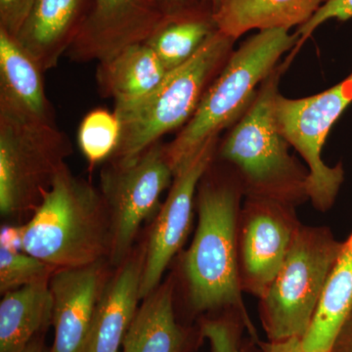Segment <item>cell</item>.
I'll return each mask as SVG.
<instances>
[{
    "instance_id": "cell-1",
    "label": "cell",
    "mask_w": 352,
    "mask_h": 352,
    "mask_svg": "<svg viewBox=\"0 0 352 352\" xmlns=\"http://www.w3.org/2000/svg\"><path fill=\"white\" fill-rule=\"evenodd\" d=\"M243 198L242 185L232 168L210 175L208 170L199 184L198 226L182 265L190 305L197 312L235 309L250 318L238 274Z\"/></svg>"
},
{
    "instance_id": "cell-2",
    "label": "cell",
    "mask_w": 352,
    "mask_h": 352,
    "mask_svg": "<svg viewBox=\"0 0 352 352\" xmlns=\"http://www.w3.org/2000/svg\"><path fill=\"white\" fill-rule=\"evenodd\" d=\"M287 62L259 87L251 105L219 146L217 156L230 164L244 197L298 207L308 199V170L289 153L276 119L279 82Z\"/></svg>"
},
{
    "instance_id": "cell-3",
    "label": "cell",
    "mask_w": 352,
    "mask_h": 352,
    "mask_svg": "<svg viewBox=\"0 0 352 352\" xmlns=\"http://www.w3.org/2000/svg\"><path fill=\"white\" fill-rule=\"evenodd\" d=\"M23 251L55 270L80 267L110 256L112 233L101 192L64 164L27 224Z\"/></svg>"
},
{
    "instance_id": "cell-4",
    "label": "cell",
    "mask_w": 352,
    "mask_h": 352,
    "mask_svg": "<svg viewBox=\"0 0 352 352\" xmlns=\"http://www.w3.org/2000/svg\"><path fill=\"white\" fill-rule=\"evenodd\" d=\"M296 32L286 29L258 31L227 60L182 131L166 145L173 175L182 170L208 141L232 126L250 107L261 83L273 73L285 53L298 45Z\"/></svg>"
},
{
    "instance_id": "cell-5",
    "label": "cell",
    "mask_w": 352,
    "mask_h": 352,
    "mask_svg": "<svg viewBox=\"0 0 352 352\" xmlns=\"http://www.w3.org/2000/svg\"><path fill=\"white\" fill-rule=\"evenodd\" d=\"M235 41L217 30L188 61L168 72L151 94L115 105L120 138L111 163H131L168 132L186 124L232 54Z\"/></svg>"
},
{
    "instance_id": "cell-6",
    "label": "cell",
    "mask_w": 352,
    "mask_h": 352,
    "mask_svg": "<svg viewBox=\"0 0 352 352\" xmlns=\"http://www.w3.org/2000/svg\"><path fill=\"white\" fill-rule=\"evenodd\" d=\"M342 243L327 226L300 227L281 270L259 300V317L268 340L307 332Z\"/></svg>"
},
{
    "instance_id": "cell-7",
    "label": "cell",
    "mask_w": 352,
    "mask_h": 352,
    "mask_svg": "<svg viewBox=\"0 0 352 352\" xmlns=\"http://www.w3.org/2000/svg\"><path fill=\"white\" fill-rule=\"evenodd\" d=\"M73 146L56 124L0 106V212L36 210Z\"/></svg>"
},
{
    "instance_id": "cell-8",
    "label": "cell",
    "mask_w": 352,
    "mask_h": 352,
    "mask_svg": "<svg viewBox=\"0 0 352 352\" xmlns=\"http://www.w3.org/2000/svg\"><path fill=\"white\" fill-rule=\"evenodd\" d=\"M352 102V73L326 91L300 99L279 94L276 119L280 131L302 157L308 170V199L326 212L333 207L344 180L342 164L329 166L322 149L333 124Z\"/></svg>"
},
{
    "instance_id": "cell-9",
    "label": "cell",
    "mask_w": 352,
    "mask_h": 352,
    "mask_svg": "<svg viewBox=\"0 0 352 352\" xmlns=\"http://www.w3.org/2000/svg\"><path fill=\"white\" fill-rule=\"evenodd\" d=\"M173 171L161 141L126 164L111 163L101 173V195L108 208L115 266L126 261L141 224L157 214L160 198L173 183Z\"/></svg>"
},
{
    "instance_id": "cell-10",
    "label": "cell",
    "mask_w": 352,
    "mask_h": 352,
    "mask_svg": "<svg viewBox=\"0 0 352 352\" xmlns=\"http://www.w3.org/2000/svg\"><path fill=\"white\" fill-rule=\"evenodd\" d=\"M296 207L245 198L238 221V274L243 293L261 300L283 265L302 222Z\"/></svg>"
},
{
    "instance_id": "cell-11",
    "label": "cell",
    "mask_w": 352,
    "mask_h": 352,
    "mask_svg": "<svg viewBox=\"0 0 352 352\" xmlns=\"http://www.w3.org/2000/svg\"><path fill=\"white\" fill-rule=\"evenodd\" d=\"M219 138L208 141L195 156L178 170L170 193L155 219L144 254L140 298L160 286L171 259L182 249L191 230L194 199L201 178L217 157Z\"/></svg>"
},
{
    "instance_id": "cell-12",
    "label": "cell",
    "mask_w": 352,
    "mask_h": 352,
    "mask_svg": "<svg viewBox=\"0 0 352 352\" xmlns=\"http://www.w3.org/2000/svg\"><path fill=\"white\" fill-rule=\"evenodd\" d=\"M166 17L154 0H92L65 56L80 63H101L129 46L146 43Z\"/></svg>"
},
{
    "instance_id": "cell-13",
    "label": "cell",
    "mask_w": 352,
    "mask_h": 352,
    "mask_svg": "<svg viewBox=\"0 0 352 352\" xmlns=\"http://www.w3.org/2000/svg\"><path fill=\"white\" fill-rule=\"evenodd\" d=\"M105 283L104 259L53 272L50 280L51 321L55 329L52 352L85 351L95 307Z\"/></svg>"
},
{
    "instance_id": "cell-14",
    "label": "cell",
    "mask_w": 352,
    "mask_h": 352,
    "mask_svg": "<svg viewBox=\"0 0 352 352\" xmlns=\"http://www.w3.org/2000/svg\"><path fill=\"white\" fill-rule=\"evenodd\" d=\"M92 0H34L15 38L43 72L66 55L87 19Z\"/></svg>"
},
{
    "instance_id": "cell-15",
    "label": "cell",
    "mask_w": 352,
    "mask_h": 352,
    "mask_svg": "<svg viewBox=\"0 0 352 352\" xmlns=\"http://www.w3.org/2000/svg\"><path fill=\"white\" fill-rule=\"evenodd\" d=\"M144 256L126 259L104 285L83 352H119L140 298Z\"/></svg>"
},
{
    "instance_id": "cell-16",
    "label": "cell",
    "mask_w": 352,
    "mask_h": 352,
    "mask_svg": "<svg viewBox=\"0 0 352 352\" xmlns=\"http://www.w3.org/2000/svg\"><path fill=\"white\" fill-rule=\"evenodd\" d=\"M43 73L17 39L0 29V106L55 124Z\"/></svg>"
},
{
    "instance_id": "cell-17",
    "label": "cell",
    "mask_w": 352,
    "mask_h": 352,
    "mask_svg": "<svg viewBox=\"0 0 352 352\" xmlns=\"http://www.w3.org/2000/svg\"><path fill=\"white\" fill-rule=\"evenodd\" d=\"M329 0H222L214 13L217 30L238 39L256 30L286 29L305 25Z\"/></svg>"
},
{
    "instance_id": "cell-18",
    "label": "cell",
    "mask_w": 352,
    "mask_h": 352,
    "mask_svg": "<svg viewBox=\"0 0 352 352\" xmlns=\"http://www.w3.org/2000/svg\"><path fill=\"white\" fill-rule=\"evenodd\" d=\"M168 69L147 43L129 46L98 63L97 85L101 94L124 105L144 98L163 82Z\"/></svg>"
},
{
    "instance_id": "cell-19",
    "label": "cell",
    "mask_w": 352,
    "mask_h": 352,
    "mask_svg": "<svg viewBox=\"0 0 352 352\" xmlns=\"http://www.w3.org/2000/svg\"><path fill=\"white\" fill-rule=\"evenodd\" d=\"M352 312V232L337 261L302 344L305 352H331Z\"/></svg>"
},
{
    "instance_id": "cell-20",
    "label": "cell",
    "mask_w": 352,
    "mask_h": 352,
    "mask_svg": "<svg viewBox=\"0 0 352 352\" xmlns=\"http://www.w3.org/2000/svg\"><path fill=\"white\" fill-rule=\"evenodd\" d=\"M173 293L168 280L146 296L122 342L124 352H182L186 336L176 322Z\"/></svg>"
},
{
    "instance_id": "cell-21",
    "label": "cell",
    "mask_w": 352,
    "mask_h": 352,
    "mask_svg": "<svg viewBox=\"0 0 352 352\" xmlns=\"http://www.w3.org/2000/svg\"><path fill=\"white\" fill-rule=\"evenodd\" d=\"M50 281L4 294L0 302V352H22L52 319Z\"/></svg>"
},
{
    "instance_id": "cell-22",
    "label": "cell",
    "mask_w": 352,
    "mask_h": 352,
    "mask_svg": "<svg viewBox=\"0 0 352 352\" xmlns=\"http://www.w3.org/2000/svg\"><path fill=\"white\" fill-rule=\"evenodd\" d=\"M217 27L214 11L198 3L168 15L147 43L168 72L188 61Z\"/></svg>"
},
{
    "instance_id": "cell-23",
    "label": "cell",
    "mask_w": 352,
    "mask_h": 352,
    "mask_svg": "<svg viewBox=\"0 0 352 352\" xmlns=\"http://www.w3.org/2000/svg\"><path fill=\"white\" fill-rule=\"evenodd\" d=\"M120 138V124L115 112L96 109L85 116L78 129V143L91 166L111 159Z\"/></svg>"
},
{
    "instance_id": "cell-24",
    "label": "cell",
    "mask_w": 352,
    "mask_h": 352,
    "mask_svg": "<svg viewBox=\"0 0 352 352\" xmlns=\"http://www.w3.org/2000/svg\"><path fill=\"white\" fill-rule=\"evenodd\" d=\"M201 333L210 342L212 352H254L252 344L261 342L251 318L235 309L204 322Z\"/></svg>"
},
{
    "instance_id": "cell-25",
    "label": "cell",
    "mask_w": 352,
    "mask_h": 352,
    "mask_svg": "<svg viewBox=\"0 0 352 352\" xmlns=\"http://www.w3.org/2000/svg\"><path fill=\"white\" fill-rule=\"evenodd\" d=\"M55 270L25 252L0 247V292L2 295L38 282L50 281Z\"/></svg>"
},
{
    "instance_id": "cell-26",
    "label": "cell",
    "mask_w": 352,
    "mask_h": 352,
    "mask_svg": "<svg viewBox=\"0 0 352 352\" xmlns=\"http://www.w3.org/2000/svg\"><path fill=\"white\" fill-rule=\"evenodd\" d=\"M349 19H352V0H329L314 14L311 19L298 28L296 32L300 41L296 46L300 48L320 25L328 21L344 22Z\"/></svg>"
},
{
    "instance_id": "cell-27",
    "label": "cell",
    "mask_w": 352,
    "mask_h": 352,
    "mask_svg": "<svg viewBox=\"0 0 352 352\" xmlns=\"http://www.w3.org/2000/svg\"><path fill=\"white\" fill-rule=\"evenodd\" d=\"M34 0H0V29L15 38Z\"/></svg>"
},
{
    "instance_id": "cell-28",
    "label": "cell",
    "mask_w": 352,
    "mask_h": 352,
    "mask_svg": "<svg viewBox=\"0 0 352 352\" xmlns=\"http://www.w3.org/2000/svg\"><path fill=\"white\" fill-rule=\"evenodd\" d=\"M23 226H2L0 232V247L15 252L23 251Z\"/></svg>"
},
{
    "instance_id": "cell-29",
    "label": "cell",
    "mask_w": 352,
    "mask_h": 352,
    "mask_svg": "<svg viewBox=\"0 0 352 352\" xmlns=\"http://www.w3.org/2000/svg\"><path fill=\"white\" fill-rule=\"evenodd\" d=\"M259 347L261 352H305L302 347V339L298 338L279 342H261Z\"/></svg>"
},
{
    "instance_id": "cell-30",
    "label": "cell",
    "mask_w": 352,
    "mask_h": 352,
    "mask_svg": "<svg viewBox=\"0 0 352 352\" xmlns=\"http://www.w3.org/2000/svg\"><path fill=\"white\" fill-rule=\"evenodd\" d=\"M331 352H352V312L333 342Z\"/></svg>"
},
{
    "instance_id": "cell-31",
    "label": "cell",
    "mask_w": 352,
    "mask_h": 352,
    "mask_svg": "<svg viewBox=\"0 0 352 352\" xmlns=\"http://www.w3.org/2000/svg\"><path fill=\"white\" fill-rule=\"evenodd\" d=\"M154 1L166 16L179 12L195 4L201 3L200 0H154Z\"/></svg>"
},
{
    "instance_id": "cell-32",
    "label": "cell",
    "mask_w": 352,
    "mask_h": 352,
    "mask_svg": "<svg viewBox=\"0 0 352 352\" xmlns=\"http://www.w3.org/2000/svg\"><path fill=\"white\" fill-rule=\"evenodd\" d=\"M201 3L206 4V6L210 7L214 13L219 9L220 4H221L222 0H200Z\"/></svg>"
},
{
    "instance_id": "cell-33",
    "label": "cell",
    "mask_w": 352,
    "mask_h": 352,
    "mask_svg": "<svg viewBox=\"0 0 352 352\" xmlns=\"http://www.w3.org/2000/svg\"><path fill=\"white\" fill-rule=\"evenodd\" d=\"M22 352H43V347L39 346L38 342H30L29 346L25 347L24 351Z\"/></svg>"
}]
</instances>
